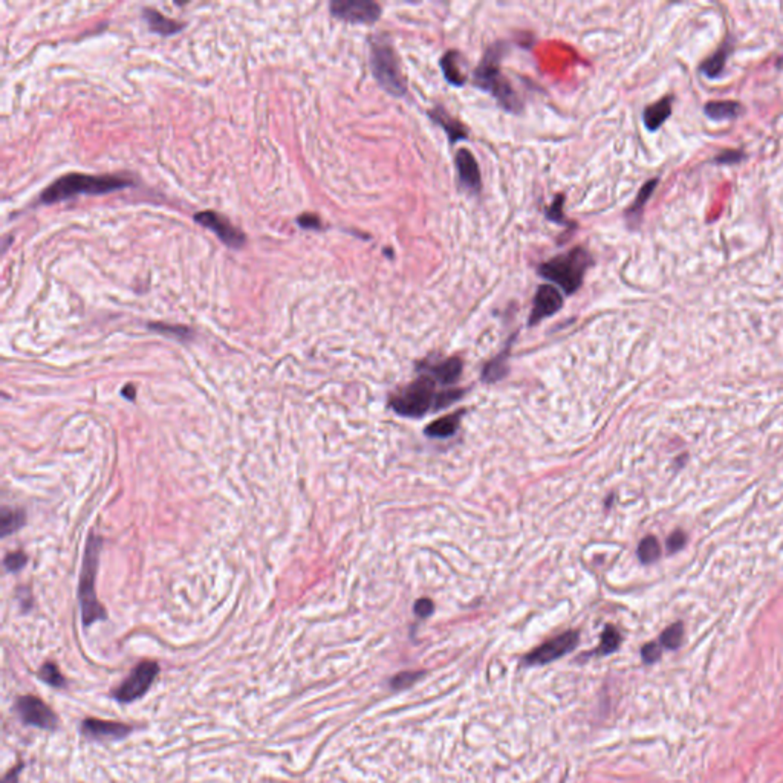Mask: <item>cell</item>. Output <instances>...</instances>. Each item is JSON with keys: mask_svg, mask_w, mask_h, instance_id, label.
Instances as JSON below:
<instances>
[{"mask_svg": "<svg viewBox=\"0 0 783 783\" xmlns=\"http://www.w3.org/2000/svg\"><path fill=\"white\" fill-rule=\"evenodd\" d=\"M331 14L349 23L373 25L383 16V8L372 0H336L329 5Z\"/></svg>", "mask_w": 783, "mask_h": 783, "instance_id": "8", "label": "cell"}, {"mask_svg": "<svg viewBox=\"0 0 783 783\" xmlns=\"http://www.w3.org/2000/svg\"><path fill=\"white\" fill-rule=\"evenodd\" d=\"M25 524V513L23 511H10L3 508L2 510V533L3 535H8L11 533H16L17 530L23 526Z\"/></svg>", "mask_w": 783, "mask_h": 783, "instance_id": "29", "label": "cell"}, {"mask_svg": "<svg viewBox=\"0 0 783 783\" xmlns=\"http://www.w3.org/2000/svg\"><path fill=\"white\" fill-rule=\"evenodd\" d=\"M661 644L658 642H648L644 647L641 648V657L642 661L646 662V664H653V662H657L661 658Z\"/></svg>", "mask_w": 783, "mask_h": 783, "instance_id": "34", "label": "cell"}, {"mask_svg": "<svg viewBox=\"0 0 783 783\" xmlns=\"http://www.w3.org/2000/svg\"><path fill=\"white\" fill-rule=\"evenodd\" d=\"M143 19L149 25V28L152 32H156L159 36H173L179 32L180 30L184 28L183 23L176 22V20H172L169 17H165L164 14H161L159 11L153 10V8H144L143 10Z\"/></svg>", "mask_w": 783, "mask_h": 783, "instance_id": "17", "label": "cell"}, {"mask_svg": "<svg viewBox=\"0 0 783 783\" xmlns=\"http://www.w3.org/2000/svg\"><path fill=\"white\" fill-rule=\"evenodd\" d=\"M682 637H684V627L681 623H675L668 626L659 637V644L666 648H678L682 644Z\"/></svg>", "mask_w": 783, "mask_h": 783, "instance_id": "28", "label": "cell"}, {"mask_svg": "<svg viewBox=\"0 0 783 783\" xmlns=\"http://www.w3.org/2000/svg\"><path fill=\"white\" fill-rule=\"evenodd\" d=\"M20 769H22V765H19L17 768L11 769V771L5 775L3 783H19V774H20Z\"/></svg>", "mask_w": 783, "mask_h": 783, "instance_id": "40", "label": "cell"}, {"mask_svg": "<svg viewBox=\"0 0 783 783\" xmlns=\"http://www.w3.org/2000/svg\"><path fill=\"white\" fill-rule=\"evenodd\" d=\"M621 644V635L613 626H606V629L601 633L600 646L595 651V655H609L617 651Z\"/></svg>", "mask_w": 783, "mask_h": 783, "instance_id": "25", "label": "cell"}, {"mask_svg": "<svg viewBox=\"0 0 783 783\" xmlns=\"http://www.w3.org/2000/svg\"><path fill=\"white\" fill-rule=\"evenodd\" d=\"M592 265L591 253L583 246H574L570 251L540 264L537 274L548 282L560 286L566 296H572L583 285L586 272Z\"/></svg>", "mask_w": 783, "mask_h": 783, "instance_id": "3", "label": "cell"}, {"mask_svg": "<svg viewBox=\"0 0 783 783\" xmlns=\"http://www.w3.org/2000/svg\"><path fill=\"white\" fill-rule=\"evenodd\" d=\"M742 152H734V150H725L722 152L721 155L716 156V163L719 164H733V163H738V161L742 159Z\"/></svg>", "mask_w": 783, "mask_h": 783, "instance_id": "39", "label": "cell"}, {"mask_svg": "<svg viewBox=\"0 0 783 783\" xmlns=\"http://www.w3.org/2000/svg\"><path fill=\"white\" fill-rule=\"evenodd\" d=\"M434 381L430 375H421L410 386L393 397L392 409L401 417L421 418L434 406Z\"/></svg>", "mask_w": 783, "mask_h": 783, "instance_id": "6", "label": "cell"}, {"mask_svg": "<svg viewBox=\"0 0 783 783\" xmlns=\"http://www.w3.org/2000/svg\"><path fill=\"white\" fill-rule=\"evenodd\" d=\"M506 51L504 42L493 43L482 56L480 63L473 72V84L496 100L498 104L505 112L520 113L524 110V103L516 89L513 88L500 69V60Z\"/></svg>", "mask_w": 783, "mask_h": 783, "instance_id": "1", "label": "cell"}, {"mask_svg": "<svg viewBox=\"0 0 783 783\" xmlns=\"http://www.w3.org/2000/svg\"><path fill=\"white\" fill-rule=\"evenodd\" d=\"M150 329L161 332V334H165V336H172L175 338L179 340H189L191 337V331L189 327L185 326H172V325H164V323H150L149 325Z\"/></svg>", "mask_w": 783, "mask_h": 783, "instance_id": "31", "label": "cell"}, {"mask_svg": "<svg viewBox=\"0 0 783 783\" xmlns=\"http://www.w3.org/2000/svg\"><path fill=\"white\" fill-rule=\"evenodd\" d=\"M428 118L432 119L434 124H438L441 129L447 133L448 143L454 145L459 141H465L468 139V129L459 121L458 118L452 117L443 106H434L427 112Z\"/></svg>", "mask_w": 783, "mask_h": 783, "instance_id": "15", "label": "cell"}, {"mask_svg": "<svg viewBox=\"0 0 783 783\" xmlns=\"http://www.w3.org/2000/svg\"><path fill=\"white\" fill-rule=\"evenodd\" d=\"M132 185V179L117 175H84V173H68L45 189L40 195L42 204H56L60 200L75 198L77 195H104Z\"/></svg>", "mask_w": 783, "mask_h": 783, "instance_id": "2", "label": "cell"}, {"mask_svg": "<svg viewBox=\"0 0 783 783\" xmlns=\"http://www.w3.org/2000/svg\"><path fill=\"white\" fill-rule=\"evenodd\" d=\"M430 377L433 379H438L443 384H454L459 379L460 373H463V360L458 357H452L444 360L443 363L434 364L430 367Z\"/></svg>", "mask_w": 783, "mask_h": 783, "instance_id": "20", "label": "cell"}, {"mask_svg": "<svg viewBox=\"0 0 783 783\" xmlns=\"http://www.w3.org/2000/svg\"><path fill=\"white\" fill-rule=\"evenodd\" d=\"M672 113V98L666 97L659 100V102L647 106L642 113V119H644V126L647 130L655 132L664 124L666 119L670 117Z\"/></svg>", "mask_w": 783, "mask_h": 783, "instance_id": "18", "label": "cell"}, {"mask_svg": "<svg viewBox=\"0 0 783 783\" xmlns=\"http://www.w3.org/2000/svg\"><path fill=\"white\" fill-rule=\"evenodd\" d=\"M37 677L51 687H56V688H65L66 687V679L62 675V672H60L58 667L51 661L45 662V664L40 667Z\"/></svg>", "mask_w": 783, "mask_h": 783, "instance_id": "26", "label": "cell"}, {"mask_svg": "<svg viewBox=\"0 0 783 783\" xmlns=\"http://www.w3.org/2000/svg\"><path fill=\"white\" fill-rule=\"evenodd\" d=\"M371 68L381 89L395 98L407 95V82L401 71L399 58L389 36L384 32L371 37Z\"/></svg>", "mask_w": 783, "mask_h": 783, "instance_id": "4", "label": "cell"}, {"mask_svg": "<svg viewBox=\"0 0 783 783\" xmlns=\"http://www.w3.org/2000/svg\"><path fill=\"white\" fill-rule=\"evenodd\" d=\"M686 540H687V537H686L684 533H682V531H675V533L670 535V537L667 539V550L670 551V552L679 551L681 548L686 545Z\"/></svg>", "mask_w": 783, "mask_h": 783, "instance_id": "38", "label": "cell"}, {"mask_svg": "<svg viewBox=\"0 0 783 783\" xmlns=\"http://www.w3.org/2000/svg\"><path fill=\"white\" fill-rule=\"evenodd\" d=\"M454 167L458 172V183L460 189L470 193H480L482 176L479 164L473 153L468 149H459L454 155Z\"/></svg>", "mask_w": 783, "mask_h": 783, "instance_id": "13", "label": "cell"}, {"mask_svg": "<svg viewBox=\"0 0 783 783\" xmlns=\"http://www.w3.org/2000/svg\"><path fill=\"white\" fill-rule=\"evenodd\" d=\"M704 110L708 118L714 119V121H722V119H733L739 117L742 113V106L736 102H710L705 104Z\"/></svg>", "mask_w": 783, "mask_h": 783, "instance_id": "21", "label": "cell"}, {"mask_svg": "<svg viewBox=\"0 0 783 783\" xmlns=\"http://www.w3.org/2000/svg\"><path fill=\"white\" fill-rule=\"evenodd\" d=\"M577 644H579V632L568 631L565 633L559 635V637L546 641L545 644L539 646L531 653H528L525 657V664L528 666L548 664V662H552L555 659L565 657L566 653L572 652L574 648L577 647Z\"/></svg>", "mask_w": 783, "mask_h": 783, "instance_id": "10", "label": "cell"}, {"mask_svg": "<svg viewBox=\"0 0 783 783\" xmlns=\"http://www.w3.org/2000/svg\"><path fill=\"white\" fill-rule=\"evenodd\" d=\"M563 204H565V196H563V195H557V196L554 198L552 204L545 210V216H546L548 219H550L551 222L565 225V226H570V225H571V220H568L566 216H565Z\"/></svg>", "mask_w": 783, "mask_h": 783, "instance_id": "30", "label": "cell"}, {"mask_svg": "<svg viewBox=\"0 0 783 783\" xmlns=\"http://www.w3.org/2000/svg\"><path fill=\"white\" fill-rule=\"evenodd\" d=\"M133 728L123 722L115 721H103V719H93L88 718L82 722V733L84 738L95 739V740H118L127 738L132 733Z\"/></svg>", "mask_w": 783, "mask_h": 783, "instance_id": "14", "label": "cell"}, {"mask_svg": "<svg viewBox=\"0 0 783 783\" xmlns=\"http://www.w3.org/2000/svg\"><path fill=\"white\" fill-rule=\"evenodd\" d=\"M159 673V666L155 661H143L133 668L129 678L124 679L118 688L112 692V696L118 702L123 704H129V702L137 701L149 692L153 681L156 679Z\"/></svg>", "mask_w": 783, "mask_h": 783, "instance_id": "7", "label": "cell"}, {"mask_svg": "<svg viewBox=\"0 0 783 783\" xmlns=\"http://www.w3.org/2000/svg\"><path fill=\"white\" fill-rule=\"evenodd\" d=\"M16 712L25 725L37 727L40 730H56L58 725L57 714L37 696H20L16 701Z\"/></svg>", "mask_w": 783, "mask_h": 783, "instance_id": "9", "label": "cell"}, {"mask_svg": "<svg viewBox=\"0 0 783 783\" xmlns=\"http://www.w3.org/2000/svg\"><path fill=\"white\" fill-rule=\"evenodd\" d=\"M441 69H443L444 78L454 88H463L467 83V73L463 71V56L458 51H447L443 57H441Z\"/></svg>", "mask_w": 783, "mask_h": 783, "instance_id": "16", "label": "cell"}, {"mask_svg": "<svg viewBox=\"0 0 783 783\" xmlns=\"http://www.w3.org/2000/svg\"><path fill=\"white\" fill-rule=\"evenodd\" d=\"M195 222L205 226L207 230L214 231V234H216L226 246H230V248H242L244 244L246 242L245 234L237 230L229 219L216 211L207 210L196 213Z\"/></svg>", "mask_w": 783, "mask_h": 783, "instance_id": "11", "label": "cell"}, {"mask_svg": "<svg viewBox=\"0 0 783 783\" xmlns=\"http://www.w3.org/2000/svg\"><path fill=\"white\" fill-rule=\"evenodd\" d=\"M463 414H464V412H456V413L447 414V417H444V418H439L436 421H433L432 424H428L425 427L424 433L427 434L428 438H436V439L450 438L458 432Z\"/></svg>", "mask_w": 783, "mask_h": 783, "instance_id": "19", "label": "cell"}, {"mask_svg": "<svg viewBox=\"0 0 783 783\" xmlns=\"http://www.w3.org/2000/svg\"><path fill=\"white\" fill-rule=\"evenodd\" d=\"M26 565V555L23 552H12L8 554L5 559V568L8 570L10 572H17L22 570V568Z\"/></svg>", "mask_w": 783, "mask_h": 783, "instance_id": "35", "label": "cell"}, {"mask_svg": "<svg viewBox=\"0 0 783 783\" xmlns=\"http://www.w3.org/2000/svg\"><path fill=\"white\" fill-rule=\"evenodd\" d=\"M510 347L511 343L505 347V351L498 355L494 360H491L490 363H488L484 371H482V379L487 381V383H494V381H499L505 377L508 373V355H510Z\"/></svg>", "mask_w": 783, "mask_h": 783, "instance_id": "23", "label": "cell"}, {"mask_svg": "<svg viewBox=\"0 0 783 783\" xmlns=\"http://www.w3.org/2000/svg\"><path fill=\"white\" fill-rule=\"evenodd\" d=\"M728 56V48H721L718 52L713 54L710 58H707L701 66V71L705 73L707 77H718L725 66V60Z\"/></svg>", "mask_w": 783, "mask_h": 783, "instance_id": "27", "label": "cell"}, {"mask_svg": "<svg viewBox=\"0 0 783 783\" xmlns=\"http://www.w3.org/2000/svg\"><path fill=\"white\" fill-rule=\"evenodd\" d=\"M638 559L641 560V563L648 565V563H653V561H657L661 555V548L658 540L653 537V535H647L646 539L641 540V544L638 546Z\"/></svg>", "mask_w": 783, "mask_h": 783, "instance_id": "24", "label": "cell"}, {"mask_svg": "<svg viewBox=\"0 0 783 783\" xmlns=\"http://www.w3.org/2000/svg\"><path fill=\"white\" fill-rule=\"evenodd\" d=\"M123 395H124V397H126L127 399H133V398H135V395H137L135 387H133L132 384H129V386H127L126 389L123 390Z\"/></svg>", "mask_w": 783, "mask_h": 783, "instance_id": "41", "label": "cell"}, {"mask_svg": "<svg viewBox=\"0 0 783 783\" xmlns=\"http://www.w3.org/2000/svg\"><path fill=\"white\" fill-rule=\"evenodd\" d=\"M102 544L103 540L100 535L93 533L89 534L88 544H86L83 570H82V577H80V589H78L84 627L97 623V621H104L107 618L106 609L102 606V603H100L95 594V579L100 563Z\"/></svg>", "mask_w": 783, "mask_h": 783, "instance_id": "5", "label": "cell"}, {"mask_svg": "<svg viewBox=\"0 0 783 783\" xmlns=\"http://www.w3.org/2000/svg\"><path fill=\"white\" fill-rule=\"evenodd\" d=\"M657 185H658V179H652L641 187L637 199L633 200V204L629 207V210L626 211V218H627L629 224L640 222L641 213H642V210H644L647 200L651 199L652 193L655 191V189H657Z\"/></svg>", "mask_w": 783, "mask_h": 783, "instance_id": "22", "label": "cell"}, {"mask_svg": "<svg viewBox=\"0 0 783 783\" xmlns=\"http://www.w3.org/2000/svg\"><path fill=\"white\" fill-rule=\"evenodd\" d=\"M563 306V297L561 292L554 285L544 283L537 288L533 302V311L528 318V326L540 323L541 320L554 316Z\"/></svg>", "mask_w": 783, "mask_h": 783, "instance_id": "12", "label": "cell"}, {"mask_svg": "<svg viewBox=\"0 0 783 783\" xmlns=\"http://www.w3.org/2000/svg\"><path fill=\"white\" fill-rule=\"evenodd\" d=\"M464 395V390H459V389H448L444 390L436 395V398H434V409L439 410V409H444V407H448L453 403H456L458 399H460V397Z\"/></svg>", "mask_w": 783, "mask_h": 783, "instance_id": "33", "label": "cell"}, {"mask_svg": "<svg viewBox=\"0 0 783 783\" xmlns=\"http://www.w3.org/2000/svg\"><path fill=\"white\" fill-rule=\"evenodd\" d=\"M413 611H414V613H417V617H419V618H427V617H430V615L433 613L434 605H433V601H432L430 598H419V600L417 601V603H414Z\"/></svg>", "mask_w": 783, "mask_h": 783, "instance_id": "37", "label": "cell"}, {"mask_svg": "<svg viewBox=\"0 0 783 783\" xmlns=\"http://www.w3.org/2000/svg\"><path fill=\"white\" fill-rule=\"evenodd\" d=\"M297 224L305 230H320L321 229L320 218L317 216V214H312V213H305V214H302V216H299Z\"/></svg>", "mask_w": 783, "mask_h": 783, "instance_id": "36", "label": "cell"}, {"mask_svg": "<svg viewBox=\"0 0 783 783\" xmlns=\"http://www.w3.org/2000/svg\"><path fill=\"white\" fill-rule=\"evenodd\" d=\"M423 675V672H401L390 679V687L393 690H401V688H406L417 682Z\"/></svg>", "mask_w": 783, "mask_h": 783, "instance_id": "32", "label": "cell"}]
</instances>
